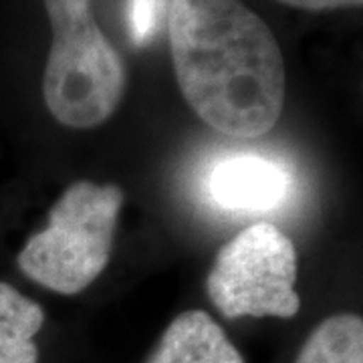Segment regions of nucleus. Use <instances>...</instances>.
Listing matches in <instances>:
<instances>
[{
  "label": "nucleus",
  "mask_w": 363,
  "mask_h": 363,
  "mask_svg": "<svg viewBox=\"0 0 363 363\" xmlns=\"http://www.w3.org/2000/svg\"><path fill=\"white\" fill-rule=\"evenodd\" d=\"M168 39L182 97L208 128L255 140L279 123L285 59L242 0H172Z\"/></svg>",
  "instance_id": "nucleus-1"
},
{
  "label": "nucleus",
  "mask_w": 363,
  "mask_h": 363,
  "mask_svg": "<svg viewBox=\"0 0 363 363\" xmlns=\"http://www.w3.org/2000/svg\"><path fill=\"white\" fill-rule=\"evenodd\" d=\"M43 2L52 30L43 75L45 105L65 128H99L125 97V59L95 23L91 0Z\"/></svg>",
  "instance_id": "nucleus-2"
},
{
  "label": "nucleus",
  "mask_w": 363,
  "mask_h": 363,
  "mask_svg": "<svg viewBox=\"0 0 363 363\" xmlns=\"http://www.w3.org/2000/svg\"><path fill=\"white\" fill-rule=\"evenodd\" d=\"M125 192L117 184L77 180L49 210L47 226L16 255L33 283L73 297L91 286L111 260Z\"/></svg>",
  "instance_id": "nucleus-3"
},
{
  "label": "nucleus",
  "mask_w": 363,
  "mask_h": 363,
  "mask_svg": "<svg viewBox=\"0 0 363 363\" xmlns=\"http://www.w3.org/2000/svg\"><path fill=\"white\" fill-rule=\"evenodd\" d=\"M297 250L271 222H257L218 250L208 272L206 291L226 319H293L301 311Z\"/></svg>",
  "instance_id": "nucleus-4"
},
{
  "label": "nucleus",
  "mask_w": 363,
  "mask_h": 363,
  "mask_svg": "<svg viewBox=\"0 0 363 363\" xmlns=\"http://www.w3.org/2000/svg\"><path fill=\"white\" fill-rule=\"evenodd\" d=\"M208 196L228 212H269L289 196V169L259 154H234L218 160L206 178Z\"/></svg>",
  "instance_id": "nucleus-5"
},
{
  "label": "nucleus",
  "mask_w": 363,
  "mask_h": 363,
  "mask_svg": "<svg viewBox=\"0 0 363 363\" xmlns=\"http://www.w3.org/2000/svg\"><path fill=\"white\" fill-rule=\"evenodd\" d=\"M145 363H245L242 353L206 311L180 313Z\"/></svg>",
  "instance_id": "nucleus-6"
},
{
  "label": "nucleus",
  "mask_w": 363,
  "mask_h": 363,
  "mask_svg": "<svg viewBox=\"0 0 363 363\" xmlns=\"http://www.w3.org/2000/svg\"><path fill=\"white\" fill-rule=\"evenodd\" d=\"M45 309L9 283H0V363H39L35 337Z\"/></svg>",
  "instance_id": "nucleus-7"
},
{
  "label": "nucleus",
  "mask_w": 363,
  "mask_h": 363,
  "mask_svg": "<svg viewBox=\"0 0 363 363\" xmlns=\"http://www.w3.org/2000/svg\"><path fill=\"white\" fill-rule=\"evenodd\" d=\"M295 363H363L362 315L327 317L305 339Z\"/></svg>",
  "instance_id": "nucleus-8"
},
{
  "label": "nucleus",
  "mask_w": 363,
  "mask_h": 363,
  "mask_svg": "<svg viewBox=\"0 0 363 363\" xmlns=\"http://www.w3.org/2000/svg\"><path fill=\"white\" fill-rule=\"evenodd\" d=\"M166 4L164 0H130L128 4V25L130 35L138 47H143L154 39L164 21Z\"/></svg>",
  "instance_id": "nucleus-9"
},
{
  "label": "nucleus",
  "mask_w": 363,
  "mask_h": 363,
  "mask_svg": "<svg viewBox=\"0 0 363 363\" xmlns=\"http://www.w3.org/2000/svg\"><path fill=\"white\" fill-rule=\"evenodd\" d=\"M281 4L311 11V13H325V11H339V9H355L362 6L363 0H277Z\"/></svg>",
  "instance_id": "nucleus-10"
}]
</instances>
